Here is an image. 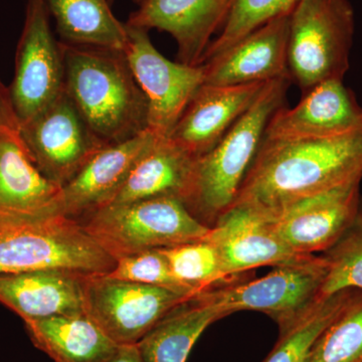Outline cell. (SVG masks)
Masks as SVG:
<instances>
[{
	"label": "cell",
	"mask_w": 362,
	"mask_h": 362,
	"mask_svg": "<svg viewBox=\"0 0 362 362\" xmlns=\"http://www.w3.org/2000/svg\"><path fill=\"white\" fill-rule=\"evenodd\" d=\"M20 134L40 173L61 187L108 145L86 122L66 90L21 124Z\"/></svg>",
	"instance_id": "cell-9"
},
{
	"label": "cell",
	"mask_w": 362,
	"mask_h": 362,
	"mask_svg": "<svg viewBox=\"0 0 362 362\" xmlns=\"http://www.w3.org/2000/svg\"><path fill=\"white\" fill-rule=\"evenodd\" d=\"M300 0H233L225 25L204 54V62L213 58L238 40L279 16L292 13Z\"/></svg>",
	"instance_id": "cell-29"
},
{
	"label": "cell",
	"mask_w": 362,
	"mask_h": 362,
	"mask_svg": "<svg viewBox=\"0 0 362 362\" xmlns=\"http://www.w3.org/2000/svg\"><path fill=\"white\" fill-rule=\"evenodd\" d=\"M289 18L290 14L279 16L206 59L202 64L204 84L237 86L290 80Z\"/></svg>",
	"instance_id": "cell-16"
},
{
	"label": "cell",
	"mask_w": 362,
	"mask_h": 362,
	"mask_svg": "<svg viewBox=\"0 0 362 362\" xmlns=\"http://www.w3.org/2000/svg\"><path fill=\"white\" fill-rule=\"evenodd\" d=\"M361 183L312 195L290 204L273 218L281 240L300 256L327 251L349 228L361 204Z\"/></svg>",
	"instance_id": "cell-13"
},
{
	"label": "cell",
	"mask_w": 362,
	"mask_h": 362,
	"mask_svg": "<svg viewBox=\"0 0 362 362\" xmlns=\"http://www.w3.org/2000/svg\"><path fill=\"white\" fill-rule=\"evenodd\" d=\"M133 2H134V4H137L138 6H140V4H142L143 1H144V0H132Z\"/></svg>",
	"instance_id": "cell-33"
},
{
	"label": "cell",
	"mask_w": 362,
	"mask_h": 362,
	"mask_svg": "<svg viewBox=\"0 0 362 362\" xmlns=\"http://www.w3.org/2000/svg\"><path fill=\"white\" fill-rule=\"evenodd\" d=\"M226 316L204 291L197 293L166 314L137 343L143 362H187L204 331Z\"/></svg>",
	"instance_id": "cell-23"
},
{
	"label": "cell",
	"mask_w": 362,
	"mask_h": 362,
	"mask_svg": "<svg viewBox=\"0 0 362 362\" xmlns=\"http://www.w3.org/2000/svg\"><path fill=\"white\" fill-rule=\"evenodd\" d=\"M126 28L128 40L124 52L146 98L148 129L169 137L190 100L204 84V66L170 61L157 51L148 30Z\"/></svg>",
	"instance_id": "cell-11"
},
{
	"label": "cell",
	"mask_w": 362,
	"mask_h": 362,
	"mask_svg": "<svg viewBox=\"0 0 362 362\" xmlns=\"http://www.w3.org/2000/svg\"><path fill=\"white\" fill-rule=\"evenodd\" d=\"M61 45L66 94L100 139L116 144L148 129L146 98L124 51Z\"/></svg>",
	"instance_id": "cell-2"
},
{
	"label": "cell",
	"mask_w": 362,
	"mask_h": 362,
	"mask_svg": "<svg viewBox=\"0 0 362 362\" xmlns=\"http://www.w3.org/2000/svg\"><path fill=\"white\" fill-rule=\"evenodd\" d=\"M361 180L362 121L331 137L264 139L235 202L274 216L306 197Z\"/></svg>",
	"instance_id": "cell-1"
},
{
	"label": "cell",
	"mask_w": 362,
	"mask_h": 362,
	"mask_svg": "<svg viewBox=\"0 0 362 362\" xmlns=\"http://www.w3.org/2000/svg\"><path fill=\"white\" fill-rule=\"evenodd\" d=\"M266 84L202 85L169 137L199 158L213 148L249 110Z\"/></svg>",
	"instance_id": "cell-17"
},
{
	"label": "cell",
	"mask_w": 362,
	"mask_h": 362,
	"mask_svg": "<svg viewBox=\"0 0 362 362\" xmlns=\"http://www.w3.org/2000/svg\"><path fill=\"white\" fill-rule=\"evenodd\" d=\"M86 230L117 259L147 250L166 249L206 239L204 225L180 197H158L110 204L80 221Z\"/></svg>",
	"instance_id": "cell-5"
},
{
	"label": "cell",
	"mask_w": 362,
	"mask_h": 362,
	"mask_svg": "<svg viewBox=\"0 0 362 362\" xmlns=\"http://www.w3.org/2000/svg\"><path fill=\"white\" fill-rule=\"evenodd\" d=\"M20 123L13 110L8 88L0 81V132L20 131Z\"/></svg>",
	"instance_id": "cell-31"
},
{
	"label": "cell",
	"mask_w": 362,
	"mask_h": 362,
	"mask_svg": "<svg viewBox=\"0 0 362 362\" xmlns=\"http://www.w3.org/2000/svg\"><path fill=\"white\" fill-rule=\"evenodd\" d=\"M62 42L124 51L126 23L117 18L110 0H42Z\"/></svg>",
	"instance_id": "cell-24"
},
{
	"label": "cell",
	"mask_w": 362,
	"mask_h": 362,
	"mask_svg": "<svg viewBox=\"0 0 362 362\" xmlns=\"http://www.w3.org/2000/svg\"><path fill=\"white\" fill-rule=\"evenodd\" d=\"M161 250L173 277L178 284L190 291L201 293L237 283L226 277L218 250L207 237Z\"/></svg>",
	"instance_id": "cell-26"
},
{
	"label": "cell",
	"mask_w": 362,
	"mask_h": 362,
	"mask_svg": "<svg viewBox=\"0 0 362 362\" xmlns=\"http://www.w3.org/2000/svg\"><path fill=\"white\" fill-rule=\"evenodd\" d=\"M233 4V0H144L126 25L169 33L177 45V62L199 66Z\"/></svg>",
	"instance_id": "cell-14"
},
{
	"label": "cell",
	"mask_w": 362,
	"mask_h": 362,
	"mask_svg": "<svg viewBox=\"0 0 362 362\" xmlns=\"http://www.w3.org/2000/svg\"><path fill=\"white\" fill-rule=\"evenodd\" d=\"M106 275L128 282L175 288L197 294L178 284L161 249L147 250L121 257L116 259L115 266Z\"/></svg>",
	"instance_id": "cell-30"
},
{
	"label": "cell",
	"mask_w": 362,
	"mask_h": 362,
	"mask_svg": "<svg viewBox=\"0 0 362 362\" xmlns=\"http://www.w3.org/2000/svg\"><path fill=\"white\" fill-rule=\"evenodd\" d=\"M327 274L322 255L301 257L254 281H240L204 291L226 315L240 310L263 312L282 328L320 299Z\"/></svg>",
	"instance_id": "cell-7"
},
{
	"label": "cell",
	"mask_w": 362,
	"mask_h": 362,
	"mask_svg": "<svg viewBox=\"0 0 362 362\" xmlns=\"http://www.w3.org/2000/svg\"><path fill=\"white\" fill-rule=\"evenodd\" d=\"M116 259L69 216L0 218V274L61 270L110 273Z\"/></svg>",
	"instance_id": "cell-4"
},
{
	"label": "cell",
	"mask_w": 362,
	"mask_h": 362,
	"mask_svg": "<svg viewBox=\"0 0 362 362\" xmlns=\"http://www.w3.org/2000/svg\"><path fill=\"white\" fill-rule=\"evenodd\" d=\"M207 240L218 250L226 277L235 282L252 269L305 257L281 240L271 216L244 202H235L218 216Z\"/></svg>",
	"instance_id": "cell-12"
},
{
	"label": "cell",
	"mask_w": 362,
	"mask_h": 362,
	"mask_svg": "<svg viewBox=\"0 0 362 362\" xmlns=\"http://www.w3.org/2000/svg\"><path fill=\"white\" fill-rule=\"evenodd\" d=\"M322 256L327 263V274L320 297L346 290L362 291V199L351 225Z\"/></svg>",
	"instance_id": "cell-28"
},
{
	"label": "cell",
	"mask_w": 362,
	"mask_h": 362,
	"mask_svg": "<svg viewBox=\"0 0 362 362\" xmlns=\"http://www.w3.org/2000/svg\"><path fill=\"white\" fill-rule=\"evenodd\" d=\"M194 295L106 274L92 275L86 279L85 310L117 345L137 344L166 314Z\"/></svg>",
	"instance_id": "cell-8"
},
{
	"label": "cell",
	"mask_w": 362,
	"mask_h": 362,
	"mask_svg": "<svg viewBox=\"0 0 362 362\" xmlns=\"http://www.w3.org/2000/svg\"><path fill=\"white\" fill-rule=\"evenodd\" d=\"M87 277L61 270L0 274V303L23 321L86 313Z\"/></svg>",
	"instance_id": "cell-20"
},
{
	"label": "cell",
	"mask_w": 362,
	"mask_h": 362,
	"mask_svg": "<svg viewBox=\"0 0 362 362\" xmlns=\"http://www.w3.org/2000/svg\"><path fill=\"white\" fill-rule=\"evenodd\" d=\"M156 133L147 129L126 141L107 145L62 187L63 214L81 221L109 206Z\"/></svg>",
	"instance_id": "cell-18"
},
{
	"label": "cell",
	"mask_w": 362,
	"mask_h": 362,
	"mask_svg": "<svg viewBox=\"0 0 362 362\" xmlns=\"http://www.w3.org/2000/svg\"><path fill=\"white\" fill-rule=\"evenodd\" d=\"M197 159L170 137L156 134L110 204L158 197H180L185 202Z\"/></svg>",
	"instance_id": "cell-21"
},
{
	"label": "cell",
	"mask_w": 362,
	"mask_h": 362,
	"mask_svg": "<svg viewBox=\"0 0 362 362\" xmlns=\"http://www.w3.org/2000/svg\"><path fill=\"white\" fill-rule=\"evenodd\" d=\"M290 84L288 78L267 83L249 110L213 148L197 159L185 204L204 225H214L237 199L271 117L285 106Z\"/></svg>",
	"instance_id": "cell-3"
},
{
	"label": "cell",
	"mask_w": 362,
	"mask_h": 362,
	"mask_svg": "<svg viewBox=\"0 0 362 362\" xmlns=\"http://www.w3.org/2000/svg\"><path fill=\"white\" fill-rule=\"evenodd\" d=\"M35 347L54 362H106L119 345L87 313L23 321Z\"/></svg>",
	"instance_id": "cell-22"
},
{
	"label": "cell",
	"mask_w": 362,
	"mask_h": 362,
	"mask_svg": "<svg viewBox=\"0 0 362 362\" xmlns=\"http://www.w3.org/2000/svg\"><path fill=\"white\" fill-rule=\"evenodd\" d=\"M51 21L42 0H26L14 76L8 88L20 126L65 92L63 51Z\"/></svg>",
	"instance_id": "cell-10"
},
{
	"label": "cell",
	"mask_w": 362,
	"mask_h": 362,
	"mask_svg": "<svg viewBox=\"0 0 362 362\" xmlns=\"http://www.w3.org/2000/svg\"><path fill=\"white\" fill-rule=\"evenodd\" d=\"M59 214H63L62 187L33 163L20 131L0 132V218Z\"/></svg>",
	"instance_id": "cell-19"
},
{
	"label": "cell",
	"mask_w": 362,
	"mask_h": 362,
	"mask_svg": "<svg viewBox=\"0 0 362 362\" xmlns=\"http://www.w3.org/2000/svg\"><path fill=\"white\" fill-rule=\"evenodd\" d=\"M356 290L321 297L292 322L280 328V338L264 362H308L323 331L349 303Z\"/></svg>",
	"instance_id": "cell-25"
},
{
	"label": "cell",
	"mask_w": 362,
	"mask_h": 362,
	"mask_svg": "<svg viewBox=\"0 0 362 362\" xmlns=\"http://www.w3.org/2000/svg\"><path fill=\"white\" fill-rule=\"evenodd\" d=\"M106 362H143L137 344L119 345L115 354Z\"/></svg>",
	"instance_id": "cell-32"
},
{
	"label": "cell",
	"mask_w": 362,
	"mask_h": 362,
	"mask_svg": "<svg viewBox=\"0 0 362 362\" xmlns=\"http://www.w3.org/2000/svg\"><path fill=\"white\" fill-rule=\"evenodd\" d=\"M356 16L349 0H300L290 13L288 70L302 93L343 80L350 66Z\"/></svg>",
	"instance_id": "cell-6"
},
{
	"label": "cell",
	"mask_w": 362,
	"mask_h": 362,
	"mask_svg": "<svg viewBox=\"0 0 362 362\" xmlns=\"http://www.w3.org/2000/svg\"><path fill=\"white\" fill-rule=\"evenodd\" d=\"M308 362H362V291L323 331Z\"/></svg>",
	"instance_id": "cell-27"
},
{
	"label": "cell",
	"mask_w": 362,
	"mask_h": 362,
	"mask_svg": "<svg viewBox=\"0 0 362 362\" xmlns=\"http://www.w3.org/2000/svg\"><path fill=\"white\" fill-rule=\"evenodd\" d=\"M362 121L356 95L333 78L302 93L292 108L281 107L267 125L264 139L302 140L331 137L354 129Z\"/></svg>",
	"instance_id": "cell-15"
}]
</instances>
